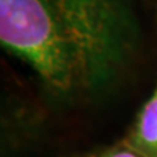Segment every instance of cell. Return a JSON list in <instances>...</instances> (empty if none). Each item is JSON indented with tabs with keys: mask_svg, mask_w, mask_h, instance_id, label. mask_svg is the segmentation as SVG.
I'll return each instance as SVG.
<instances>
[{
	"mask_svg": "<svg viewBox=\"0 0 157 157\" xmlns=\"http://www.w3.org/2000/svg\"><path fill=\"white\" fill-rule=\"evenodd\" d=\"M47 4L76 58L85 89L107 82L131 41V18L122 0H47Z\"/></svg>",
	"mask_w": 157,
	"mask_h": 157,
	"instance_id": "cell-1",
	"label": "cell"
},
{
	"mask_svg": "<svg viewBox=\"0 0 157 157\" xmlns=\"http://www.w3.org/2000/svg\"><path fill=\"white\" fill-rule=\"evenodd\" d=\"M2 45L30 66L51 92L85 90L81 71L47 0H0Z\"/></svg>",
	"mask_w": 157,
	"mask_h": 157,
	"instance_id": "cell-2",
	"label": "cell"
},
{
	"mask_svg": "<svg viewBox=\"0 0 157 157\" xmlns=\"http://www.w3.org/2000/svg\"><path fill=\"white\" fill-rule=\"evenodd\" d=\"M134 143L145 153L157 155V86L139 115Z\"/></svg>",
	"mask_w": 157,
	"mask_h": 157,
	"instance_id": "cell-3",
	"label": "cell"
},
{
	"mask_svg": "<svg viewBox=\"0 0 157 157\" xmlns=\"http://www.w3.org/2000/svg\"><path fill=\"white\" fill-rule=\"evenodd\" d=\"M105 157H137L135 153H132L130 151H118V152H114V153H110Z\"/></svg>",
	"mask_w": 157,
	"mask_h": 157,
	"instance_id": "cell-4",
	"label": "cell"
}]
</instances>
